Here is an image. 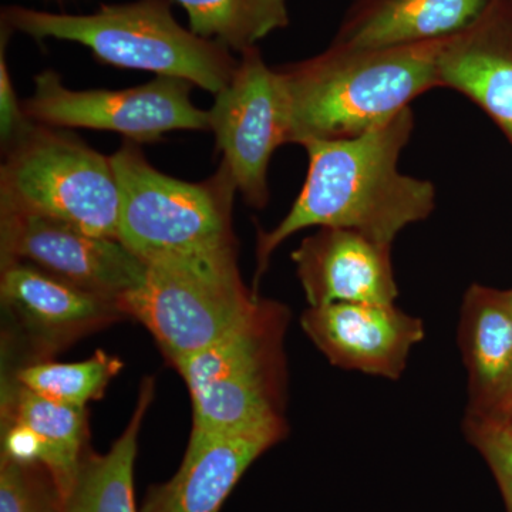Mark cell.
Wrapping results in <instances>:
<instances>
[{
	"label": "cell",
	"instance_id": "1",
	"mask_svg": "<svg viewBox=\"0 0 512 512\" xmlns=\"http://www.w3.org/2000/svg\"><path fill=\"white\" fill-rule=\"evenodd\" d=\"M414 130L412 107L362 136L306 143L308 175L291 210L272 231L259 229L255 279L279 245L306 228L356 229L392 244L436 207L429 180L403 174L400 156Z\"/></svg>",
	"mask_w": 512,
	"mask_h": 512
},
{
	"label": "cell",
	"instance_id": "2",
	"mask_svg": "<svg viewBox=\"0 0 512 512\" xmlns=\"http://www.w3.org/2000/svg\"><path fill=\"white\" fill-rule=\"evenodd\" d=\"M447 40L387 49L328 52L278 69L288 100V144L362 136L440 87Z\"/></svg>",
	"mask_w": 512,
	"mask_h": 512
},
{
	"label": "cell",
	"instance_id": "3",
	"mask_svg": "<svg viewBox=\"0 0 512 512\" xmlns=\"http://www.w3.org/2000/svg\"><path fill=\"white\" fill-rule=\"evenodd\" d=\"M2 23L36 40L80 43L100 62L187 80L214 96L228 86L239 63L227 47L183 28L171 13V0L104 5L82 16L9 6Z\"/></svg>",
	"mask_w": 512,
	"mask_h": 512
},
{
	"label": "cell",
	"instance_id": "4",
	"mask_svg": "<svg viewBox=\"0 0 512 512\" xmlns=\"http://www.w3.org/2000/svg\"><path fill=\"white\" fill-rule=\"evenodd\" d=\"M110 160L121 194L119 241L138 258L238 249L232 222L238 188L224 161L212 177L188 183L158 171L134 141H124Z\"/></svg>",
	"mask_w": 512,
	"mask_h": 512
},
{
	"label": "cell",
	"instance_id": "5",
	"mask_svg": "<svg viewBox=\"0 0 512 512\" xmlns=\"http://www.w3.org/2000/svg\"><path fill=\"white\" fill-rule=\"evenodd\" d=\"M284 306L262 299L245 322L175 363L190 390L191 436L284 424L281 414Z\"/></svg>",
	"mask_w": 512,
	"mask_h": 512
},
{
	"label": "cell",
	"instance_id": "6",
	"mask_svg": "<svg viewBox=\"0 0 512 512\" xmlns=\"http://www.w3.org/2000/svg\"><path fill=\"white\" fill-rule=\"evenodd\" d=\"M120 210L110 157L79 138L33 124L5 151L0 212L40 215L119 241Z\"/></svg>",
	"mask_w": 512,
	"mask_h": 512
},
{
	"label": "cell",
	"instance_id": "7",
	"mask_svg": "<svg viewBox=\"0 0 512 512\" xmlns=\"http://www.w3.org/2000/svg\"><path fill=\"white\" fill-rule=\"evenodd\" d=\"M146 266L143 284L120 308L150 330L173 365L237 328L262 301L242 281L238 249L165 256Z\"/></svg>",
	"mask_w": 512,
	"mask_h": 512
},
{
	"label": "cell",
	"instance_id": "8",
	"mask_svg": "<svg viewBox=\"0 0 512 512\" xmlns=\"http://www.w3.org/2000/svg\"><path fill=\"white\" fill-rule=\"evenodd\" d=\"M35 86L23 110L39 126L114 131L134 143L156 141L168 131L210 130V114L192 103L194 84L187 80L157 76L124 90H72L46 70Z\"/></svg>",
	"mask_w": 512,
	"mask_h": 512
},
{
	"label": "cell",
	"instance_id": "9",
	"mask_svg": "<svg viewBox=\"0 0 512 512\" xmlns=\"http://www.w3.org/2000/svg\"><path fill=\"white\" fill-rule=\"evenodd\" d=\"M210 130L222 161L251 207L268 205L269 164L276 148L288 144V100L278 69H271L259 50L241 53L231 82L215 94Z\"/></svg>",
	"mask_w": 512,
	"mask_h": 512
},
{
	"label": "cell",
	"instance_id": "10",
	"mask_svg": "<svg viewBox=\"0 0 512 512\" xmlns=\"http://www.w3.org/2000/svg\"><path fill=\"white\" fill-rule=\"evenodd\" d=\"M3 261H22L60 281L120 301L143 284V259L117 239L96 237L66 222L0 212Z\"/></svg>",
	"mask_w": 512,
	"mask_h": 512
},
{
	"label": "cell",
	"instance_id": "11",
	"mask_svg": "<svg viewBox=\"0 0 512 512\" xmlns=\"http://www.w3.org/2000/svg\"><path fill=\"white\" fill-rule=\"evenodd\" d=\"M302 328L332 365L396 380L424 338L423 322L396 305L330 303L311 306Z\"/></svg>",
	"mask_w": 512,
	"mask_h": 512
},
{
	"label": "cell",
	"instance_id": "12",
	"mask_svg": "<svg viewBox=\"0 0 512 512\" xmlns=\"http://www.w3.org/2000/svg\"><path fill=\"white\" fill-rule=\"evenodd\" d=\"M292 259L311 306L394 305L399 296L392 244L356 229L319 228L316 234L303 239Z\"/></svg>",
	"mask_w": 512,
	"mask_h": 512
},
{
	"label": "cell",
	"instance_id": "13",
	"mask_svg": "<svg viewBox=\"0 0 512 512\" xmlns=\"http://www.w3.org/2000/svg\"><path fill=\"white\" fill-rule=\"evenodd\" d=\"M284 434L285 423L191 436L175 476L148 493L140 512H220L249 466Z\"/></svg>",
	"mask_w": 512,
	"mask_h": 512
},
{
	"label": "cell",
	"instance_id": "14",
	"mask_svg": "<svg viewBox=\"0 0 512 512\" xmlns=\"http://www.w3.org/2000/svg\"><path fill=\"white\" fill-rule=\"evenodd\" d=\"M458 342L468 373L467 413L503 419L512 407V291L471 285Z\"/></svg>",
	"mask_w": 512,
	"mask_h": 512
},
{
	"label": "cell",
	"instance_id": "15",
	"mask_svg": "<svg viewBox=\"0 0 512 512\" xmlns=\"http://www.w3.org/2000/svg\"><path fill=\"white\" fill-rule=\"evenodd\" d=\"M3 302L47 345L79 338L123 318L119 301L83 291L22 261H3Z\"/></svg>",
	"mask_w": 512,
	"mask_h": 512
},
{
	"label": "cell",
	"instance_id": "16",
	"mask_svg": "<svg viewBox=\"0 0 512 512\" xmlns=\"http://www.w3.org/2000/svg\"><path fill=\"white\" fill-rule=\"evenodd\" d=\"M494 0H365L333 46L387 49L453 39L477 26Z\"/></svg>",
	"mask_w": 512,
	"mask_h": 512
},
{
	"label": "cell",
	"instance_id": "17",
	"mask_svg": "<svg viewBox=\"0 0 512 512\" xmlns=\"http://www.w3.org/2000/svg\"><path fill=\"white\" fill-rule=\"evenodd\" d=\"M441 89L481 107L512 143V49L488 35L483 20L448 40L439 62Z\"/></svg>",
	"mask_w": 512,
	"mask_h": 512
},
{
	"label": "cell",
	"instance_id": "18",
	"mask_svg": "<svg viewBox=\"0 0 512 512\" xmlns=\"http://www.w3.org/2000/svg\"><path fill=\"white\" fill-rule=\"evenodd\" d=\"M153 394V380L147 379L130 423L109 453L84 454L73 487L62 501V512H140L134 495V463Z\"/></svg>",
	"mask_w": 512,
	"mask_h": 512
},
{
	"label": "cell",
	"instance_id": "19",
	"mask_svg": "<svg viewBox=\"0 0 512 512\" xmlns=\"http://www.w3.org/2000/svg\"><path fill=\"white\" fill-rule=\"evenodd\" d=\"M3 402L6 421L25 424L42 441L40 466L52 477L63 501L86 454V409L53 402L18 382L8 390Z\"/></svg>",
	"mask_w": 512,
	"mask_h": 512
},
{
	"label": "cell",
	"instance_id": "20",
	"mask_svg": "<svg viewBox=\"0 0 512 512\" xmlns=\"http://www.w3.org/2000/svg\"><path fill=\"white\" fill-rule=\"evenodd\" d=\"M194 35L244 53L289 23L286 0H175Z\"/></svg>",
	"mask_w": 512,
	"mask_h": 512
},
{
	"label": "cell",
	"instance_id": "21",
	"mask_svg": "<svg viewBox=\"0 0 512 512\" xmlns=\"http://www.w3.org/2000/svg\"><path fill=\"white\" fill-rule=\"evenodd\" d=\"M123 367L120 359L97 350L90 359L76 363H36L20 369L16 382L67 406L83 407L100 399Z\"/></svg>",
	"mask_w": 512,
	"mask_h": 512
},
{
	"label": "cell",
	"instance_id": "22",
	"mask_svg": "<svg viewBox=\"0 0 512 512\" xmlns=\"http://www.w3.org/2000/svg\"><path fill=\"white\" fill-rule=\"evenodd\" d=\"M62 505L45 467L2 457L0 512H62Z\"/></svg>",
	"mask_w": 512,
	"mask_h": 512
},
{
	"label": "cell",
	"instance_id": "23",
	"mask_svg": "<svg viewBox=\"0 0 512 512\" xmlns=\"http://www.w3.org/2000/svg\"><path fill=\"white\" fill-rule=\"evenodd\" d=\"M467 440L493 471L507 512H512V426L503 419L468 414L463 423Z\"/></svg>",
	"mask_w": 512,
	"mask_h": 512
},
{
	"label": "cell",
	"instance_id": "24",
	"mask_svg": "<svg viewBox=\"0 0 512 512\" xmlns=\"http://www.w3.org/2000/svg\"><path fill=\"white\" fill-rule=\"evenodd\" d=\"M32 126V121L28 120L25 110H23V103H20L18 94L13 89L2 45V55H0V138H2L3 151L13 146Z\"/></svg>",
	"mask_w": 512,
	"mask_h": 512
},
{
	"label": "cell",
	"instance_id": "25",
	"mask_svg": "<svg viewBox=\"0 0 512 512\" xmlns=\"http://www.w3.org/2000/svg\"><path fill=\"white\" fill-rule=\"evenodd\" d=\"M2 444V457L25 464L42 463V441L25 424L6 421Z\"/></svg>",
	"mask_w": 512,
	"mask_h": 512
},
{
	"label": "cell",
	"instance_id": "26",
	"mask_svg": "<svg viewBox=\"0 0 512 512\" xmlns=\"http://www.w3.org/2000/svg\"><path fill=\"white\" fill-rule=\"evenodd\" d=\"M503 420L507 421V423H510L512 426V407L504 414Z\"/></svg>",
	"mask_w": 512,
	"mask_h": 512
}]
</instances>
